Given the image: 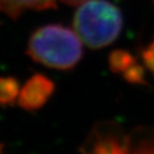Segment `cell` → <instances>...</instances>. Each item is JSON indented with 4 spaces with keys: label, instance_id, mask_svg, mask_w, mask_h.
I'll list each match as a JSON object with an SVG mask.
<instances>
[{
    "label": "cell",
    "instance_id": "cell-12",
    "mask_svg": "<svg viewBox=\"0 0 154 154\" xmlns=\"http://www.w3.org/2000/svg\"><path fill=\"white\" fill-rule=\"evenodd\" d=\"M153 1H154V0H153Z\"/></svg>",
    "mask_w": 154,
    "mask_h": 154
},
{
    "label": "cell",
    "instance_id": "cell-7",
    "mask_svg": "<svg viewBox=\"0 0 154 154\" xmlns=\"http://www.w3.org/2000/svg\"><path fill=\"white\" fill-rule=\"evenodd\" d=\"M109 67L113 73H124L135 62V58L124 49H115L109 54Z\"/></svg>",
    "mask_w": 154,
    "mask_h": 154
},
{
    "label": "cell",
    "instance_id": "cell-8",
    "mask_svg": "<svg viewBox=\"0 0 154 154\" xmlns=\"http://www.w3.org/2000/svg\"><path fill=\"white\" fill-rule=\"evenodd\" d=\"M123 77L130 84H146V82H144V69L137 63H134L133 65H131L128 70L123 73Z\"/></svg>",
    "mask_w": 154,
    "mask_h": 154
},
{
    "label": "cell",
    "instance_id": "cell-5",
    "mask_svg": "<svg viewBox=\"0 0 154 154\" xmlns=\"http://www.w3.org/2000/svg\"><path fill=\"white\" fill-rule=\"evenodd\" d=\"M57 0H0V11L11 18H17L26 11L55 9Z\"/></svg>",
    "mask_w": 154,
    "mask_h": 154
},
{
    "label": "cell",
    "instance_id": "cell-9",
    "mask_svg": "<svg viewBox=\"0 0 154 154\" xmlns=\"http://www.w3.org/2000/svg\"><path fill=\"white\" fill-rule=\"evenodd\" d=\"M142 60L146 66L154 72V42L142 51Z\"/></svg>",
    "mask_w": 154,
    "mask_h": 154
},
{
    "label": "cell",
    "instance_id": "cell-11",
    "mask_svg": "<svg viewBox=\"0 0 154 154\" xmlns=\"http://www.w3.org/2000/svg\"><path fill=\"white\" fill-rule=\"evenodd\" d=\"M2 147H3L2 144H0V152H1V150H2Z\"/></svg>",
    "mask_w": 154,
    "mask_h": 154
},
{
    "label": "cell",
    "instance_id": "cell-6",
    "mask_svg": "<svg viewBox=\"0 0 154 154\" xmlns=\"http://www.w3.org/2000/svg\"><path fill=\"white\" fill-rule=\"evenodd\" d=\"M19 84L13 77H0V105H12L18 99Z\"/></svg>",
    "mask_w": 154,
    "mask_h": 154
},
{
    "label": "cell",
    "instance_id": "cell-3",
    "mask_svg": "<svg viewBox=\"0 0 154 154\" xmlns=\"http://www.w3.org/2000/svg\"><path fill=\"white\" fill-rule=\"evenodd\" d=\"M132 137L112 122L99 123L84 144V152L92 153H128L132 152Z\"/></svg>",
    "mask_w": 154,
    "mask_h": 154
},
{
    "label": "cell",
    "instance_id": "cell-2",
    "mask_svg": "<svg viewBox=\"0 0 154 154\" xmlns=\"http://www.w3.org/2000/svg\"><path fill=\"white\" fill-rule=\"evenodd\" d=\"M123 25L119 9L106 0H88L79 5L73 27L80 40L90 48H102L112 43Z\"/></svg>",
    "mask_w": 154,
    "mask_h": 154
},
{
    "label": "cell",
    "instance_id": "cell-1",
    "mask_svg": "<svg viewBox=\"0 0 154 154\" xmlns=\"http://www.w3.org/2000/svg\"><path fill=\"white\" fill-rule=\"evenodd\" d=\"M82 40L75 30L47 25L32 33L27 54L32 60L57 70H71L82 57Z\"/></svg>",
    "mask_w": 154,
    "mask_h": 154
},
{
    "label": "cell",
    "instance_id": "cell-10",
    "mask_svg": "<svg viewBox=\"0 0 154 154\" xmlns=\"http://www.w3.org/2000/svg\"><path fill=\"white\" fill-rule=\"evenodd\" d=\"M60 1H62L63 3L69 5H79L82 3L88 1V0H60Z\"/></svg>",
    "mask_w": 154,
    "mask_h": 154
},
{
    "label": "cell",
    "instance_id": "cell-4",
    "mask_svg": "<svg viewBox=\"0 0 154 154\" xmlns=\"http://www.w3.org/2000/svg\"><path fill=\"white\" fill-rule=\"evenodd\" d=\"M55 90V84L43 74H34L23 86L17 103L23 109L34 111L43 107Z\"/></svg>",
    "mask_w": 154,
    "mask_h": 154
}]
</instances>
